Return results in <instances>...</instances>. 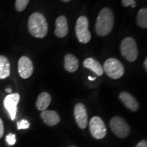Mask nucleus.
I'll return each mask as SVG.
<instances>
[{
    "mask_svg": "<svg viewBox=\"0 0 147 147\" xmlns=\"http://www.w3.org/2000/svg\"><path fill=\"white\" fill-rule=\"evenodd\" d=\"M18 71L23 79L29 78L34 72V65L32 60L27 56H23L18 60Z\"/></svg>",
    "mask_w": 147,
    "mask_h": 147,
    "instance_id": "9",
    "label": "nucleus"
},
{
    "mask_svg": "<svg viewBox=\"0 0 147 147\" xmlns=\"http://www.w3.org/2000/svg\"><path fill=\"white\" fill-rule=\"evenodd\" d=\"M74 117L76 123L80 129H84L88 124V115L85 106L81 103H78L74 107Z\"/></svg>",
    "mask_w": 147,
    "mask_h": 147,
    "instance_id": "10",
    "label": "nucleus"
},
{
    "mask_svg": "<svg viewBox=\"0 0 147 147\" xmlns=\"http://www.w3.org/2000/svg\"><path fill=\"white\" fill-rule=\"evenodd\" d=\"M30 126V123L26 119H23L17 123V129H28Z\"/></svg>",
    "mask_w": 147,
    "mask_h": 147,
    "instance_id": "20",
    "label": "nucleus"
},
{
    "mask_svg": "<svg viewBox=\"0 0 147 147\" xmlns=\"http://www.w3.org/2000/svg\"><path fill=\"white\" fill-rule=\"evenodd\" d=\"M135 1V0H122L121 1V3H122V5L125 7H128L129 5L133 2V1Z\"/></svg>",
    "mask_w": 147,
    "mask_h": 147,
    "instance_id": "23",
    "label": "nucleus"
},
{
    "mask_svg": "<svg viewBox=\"0 0 147 147\" xmlns=\"http://www.w3.org/2000/svg\"><path fill=\"white\" fill-rule=\"evenodd\" d=\"M20 101V95L17 93H11L7 95L3 100V106L12 120L16 118V112H17V105Z\"/></svg>",
    "mask_w": 147,
    "mask_h": 147,
    "instance_id": "8",
    "label": "nucleus"
},
{
    "mask_svg": "<svg viewBox=\"0 0 147 147\" xmlns=\"http://www.w3.org/2000/svg\"><path fill=\"white\" fill-rule=\"evenodd\" d=\"M88 78H89V80H95V78H93V77H91V76H89V77H88Z\"/></svg>",
    "mask_w": 147,
    "mask_h": 147,
    "instance_id": "28",
    "label": "nucleus"
},
{
    "mask_svg": "<svg viewBox=\"0 0 147 147\" xmlns=\"http://www.w3.org/2000/svg\"><path fill=\"white\" fill-rule=\"evenodd\" d=\"M136 147H147V142L146 140H142L140 141L138 144L136 145Z\"/></svg>",
    "mask_w": 147,
    "mask_h": 147,
    "instance_id": "24",
    "label": "nucleus"
},
{
    "mask_svg": "<svg viewBox=\"0 0 147 147\" xmlns=\"http://www.w3.org/2000/svg\"><path fill=\"white\" fill-rule=\"evenodd\" d=\"M110 127L111 130L120 138H125L129 135L130 127L124 119L120 117H114L110 121Z\"/></svg>",
    "mask_w": 147,
    "mask_h": 147,
    "instance_id": "6",
    "label": "nucleus"
},
{
    "mask_svg": "<svg viewBox=\"0 0 147 147\" xmlns=\"http://www.w3.org/2000/svg\"><path fill=\"white\" fill-rule=\"evenodd\" d=\"M83 66L86 68L89 69L90 70L96 74L98 76H102L104 74V69L101 63L94 59L89 57L84 60Z\"/></svg>",
    "mask_w": 147,
    "mask_h": 147,
    "instance_id": "14",
    "label": "nucleus"
},
{
    "mask_svg": "<svg viewBox=\"0 0 147 147\" xmlns=\"http://www.w3.org/2000/svg\"><path fill=\"white\" fill-rule=\"evenodd\" d=\"M6 141L10 146H12L16 143V136L15 134H9L6 136Z\"/></svg>",
    "mask_w": 147,
    "mask_h": 147,
    "instance_id": "21",
    "label": "nucleus"
},
{
    "mask_svg": "<svg viewBox=\"0 0 147 147\" xmlns=\"http://www.w3.org/2000/svg\"><path fill=\"white\" fill-rule=\"evenodd\" d=\"M10 74V63L8 59L0 55V79H5Z\"/></svg>",
    "mask_w": 147,
    "mask_h": 147,
    "instance_id": "17",
    "label": "nucleus"
},
{
    "mask_svg": "<svg viewBox=\"0 0 147 147\" xmlns=\"http://www.w3.org/2000/svg\"><path fill=\"white\" fill-rule=\"evenodd\" d=\"M137 24L141 28H147V9L143 8L138 11L137 14Z\"/></svg>",
    "mask_w": 147,
    "mask_h": 147,
    "instance_id": "18",
    "label": "nucleus"
},
{
    "mask_svg": "<svg viewBox=\"0 0 147 147\" xmlns=\"http://www.w3.org/2000/svg\"><path fill=\"white\" fill-rule=\"evenodd\" d=\"M121 55L129 62H134L138 57V49L136 40L131 37L125 38L120 46Z\"/></svg>",
    "mask_w": 147,
    "mask_h": 147,
    "instance_id": "3",
    "label": "nucleus"
},
{
    "mask_svg": "<svg viewBox=\"0 0 147 147\" xmlns=\"http://www.w3.org/2000/svg\"><path fill=\"white\" fill-rule=\"evenodd\" d=\"M4 134V126H3V123L2 120L0 119V139L2 138Z\"/></svg>",
    "mask_w": 147,
    "mask_h": 147,
    "instance_id": "22",
    "label": "nucleus"
},
{
    "mask_svg": "<svg viewBox=\"0 0 147 147\" xmlns=\"http://www.w3.org/2000/svg\"><path fill=\"white\" fill-rule=\"evenodd\" d=\"M119 99L121 102L127 108L132 112H136L138 110L139 104L136 99L127 92L123 91L119 94Z\"/></svg>",
    "mask_w": 147,
    "mask_h": 147,
    "instance_id": "11",
    "label": "nucleus"
},
{
    "mask_svg": "<svg viewBox=\"0 0 147 147\" xmlns=\"http://www.w3.org/2000/svg\"><path fill=\"white\" fill-rule=\"evenodd\" d=\"M71 147H76V146H71Z\"/></svg>",
    "mask_w": 147,
    "mask_h": 147,
    "instance_id": "30",
    "label": "nucleus"
},
{
    "mask_svg": "<svg viewBox=\"0 0 147 147\" xmlns=\"http://www.w3.org/2000/svg\"><path fill=\"white\" fill-rule=\"evenodd\" d=\"M115 16L111 9L109 8L102 9L97 18L95 26L97 34L102 37L107 36L113 30Z\"/></svg>",
    "mask_w": 147,
    "mask_h": 147,
    "instance_id": "1",
    "label": "nucleus"
},
{
    "mask_svg": "<svg viewBox=\"0 0 147 147\" xmlns=\"http://www.w3.org/2000/svg\"><path fill=\"white\" fill-rule=\"evenodd\" d=\"M78 60L71 54H67L64 57V67L69 72H75L78 68Z\"/></svg>",
    "mask_w": 147,
    "mask_h": 147,
    "instance_id": "16",
    "label": "nucleus"
},
{
    "mask_svg": "<svg viewBox=\"0 0 147 147\" xmlns=\"http://www.w3.org/2000/svg\"><path fill=\"white\" fill-rule=\"evenodd\" d=\"M144 66L145 67V70H146V71H147V59H146L144 61Z\"/></svg>",
    "mask_w": 147,
    "mask_h": 147,
    "instance_id": "25",
    "label": "nucleus"
},
{
    "mask_svg": "<svg viewBox=\"0 0 147 147\" xmlns=\"http://www.w3.org/2000/svg\"><path fill=\"white\" fill-rule=\"evenodd\" d=\"M30 0H16L15 8L18 12H23L27 8Z\"/></svg>",
    "mask_w": 147,
    "mask_h": 147,
    "instance_id": "19",
    "label": "nucleus"
},
{
    "mask_svg": "<svg viewBox=\"0 0 147 147\" xmlns=\"http://www.w3.org/2000/svg\"><path fill=\"white\" fill-rule=\"evenodd\" d=\"M68 33V25L65 16H60L55 21V36L58 38H64Z\"/></svg>",
    "mask_w": 147,
    "mask_h": 147,
    "instance_id": "12",
    "label": "nucleus"
},
{
    "mask_svg": "<svg viewBox=\"0 0 147 147\" xmlns=\"http://www.w3.org/2000/svg\"><path fill=\"white\" fill-rule=\"evenodd\" d=\"M51 102V96L47 92H42L38 95L36 101V107L40 111H45Z\"/></svg>",
    "mask_w": 147,
    "mask_h": 147,
    "instance_id": "15",
    "label": "nucleus"
},
{
    "mask_svg": "<svg viewBox=\"0 0 147 147\" xmlns=\"http://www.w3.org/2000/svg\"><path fill=\"white\" fill-rule=\"evenodd\" d=\"M5 92H7V93H10L11 92H12V89H11L10 88H8V89H5Z\"/></svg>",
    "mask_w": 147,
    "mask_h": 147,
    "instance_id": "27",
    "label": "nucleus"
},
{
    "mask_svg": "<svg viewBox=\"0 0 147 147\" xmlns=\"http://www.w3.org/2000/svg\"><path fill=\"white\" fill-rule=\"evenodd\" d=\"M130 5H131L132 8H134V7H136V3L135 1H134L131 3V4H130Z\"/></svg>",
    "mask_w": 147,
    "mask_h": 147,
    "instance_id": "26",
    "label": "nucleus"
},
{
    "mask_svg": "<svg viewBox=\"0 0 147 147\" xmlns=\"http://www.w3.org/2000/svg\"><path fill=\"white\" fill-rule=\"evenodd\" d=\"M76 35L78 40L82 44H87L91 39L89 29V20L84 16H80L76 24Z\"/></svg>",
    "mask_w": 147,
    "mask_h": 147,
    "instance_id": "5",
    "label": "nucleus"
},
{
    "mask_svg": "<svg viewBox=\"0 0 147 147\" xmlns=\"http://www.w3.org/2000/svg\"><path fill=\"white\" fill-rule=\"evenodd\" d=\"M40 117L47 125L55 126L60 122V117L53 110H45L40 114Z\"/></svg>",
    "mask_w": 147,
    "mask_h": 147,
    "instance_id": "13",
    "label": "nucleus"
},
{
    "mask_svg": "<svg viewBox=\"0 0 147 147\" xmlns=\"http://www.w3.org/2000/svg\"><path fill=\"white\" fill-rule=\"evenodd\" d=\"M90 133L94 138L100 140L104 138L106 135V129L105 123L100 117H92L89 122Z\"/></svg>",
    "mask_w": 147,
    "mask_h": 147,
    "instance_id": "7",
    "label": "nucleus"
},
{
    "mask_svg": "<svg viewBox=\"0 0 147 147\" xmlns=\"http://www.w3.org/2000/svg\"><path fill=\"white\" fill-rule=\"evenodd\" d=\"M104 71L112 79H119L123 76L124 67L120 61L115 58H109L104 62Z\"/></svg>",
    "mask_w": 147,
    "mask_h": 147,
    "instance_id": "4",
    "label": "nucleus"
},
{
    "mask_svg": "<svg viewBox=\"0 0 147 147\" xmlns=\"http://www.w3.org/2000/svg\"><path fill=\"white\" fill-rule=\"evenodd\" d=\"M29 32L37 38H43L48 33V23L45 16L40 12H34L28 20Z\"/></svg>",
    "mask_w": 147,
    "mask_h": 147,
    "instance_id": "2",
    "label": "nucleus"
},
{
    "mask_svg": "<svg viewBox=\"0 0 147 147\" xmlns=\"http://www.w3.org/2000/svg\"><path fill=\"white\" fill-rule=\"evenodd\" d=\"M62 1H63V2H69V1H71V0H61Z\"/></svg>",
    "mask_w": 147,
    "mask_h": 147,
    "instance_id": "29",
    "label": "nucleus"
}]
</instances>
